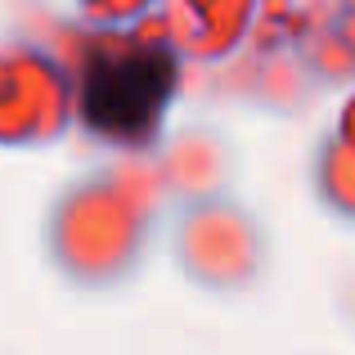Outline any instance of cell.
<instances>
[{
    "label": "cell",
    "mask_w": 355,
    "mask_h": 355,
    "mask_svg": "<svg viewBox=\"0 0 355 355\" xmlns=\"http://www.w3.org/2000/svg\"><path fill=\"white\" fill-rule=\"evenodd\" d=\"M180 68L166 50H121L99 59L81 77L77 113L95 135L117 144H139L157 130L175 95Z\"/></svg>",
    "instance_id": "obj_1"
}]
</instances>
